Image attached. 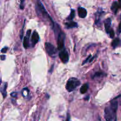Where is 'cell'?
Returning <instances> with one entry per match:
<instances>
[{
	"label": "cell",
	"instance_id": "cell-1",
	"mask_svg": "<svg viewBox=\"0 0 121 121\" xmlns=\"http://www.w3.org/2000/svg\"><path fill=\"white\" fill-rule=\"evenodd\" d=\"M117 111L113 109L112 108L107 107L105 109V118L106 121H117Z\"/></svg>",
	"mask_w": 121,
	"mask_h": 121
},
{
	"label": "cell",
	"instance_id": "cell-2",
	"mask_svg": "<svg viewBox=\"0 0 121 121\" xmlns=\"http://www.w3.org/2000/svg\"><path fill=\"white\" fill-rule=\"evenodd\" d=\"M80 82L78 79L74 78H72L69 79L66 84V88L68 92H70L74 91L77 87L80 85Z\"/></svg>",
	"mask_w": 121,
	"mask_h": 121
},
{
	"label": "cell",
	"instance_id": "cell-3",
	"mask_svg": "<svg viewBox=\"0 0 121 121\" xmlns=\"http://www.w3.org/2000/svg\"><path fill=\"white\" fill-rule=\"evenodd\" d=\"M45 48H46V50L47 52V54L50 56L54 57L56 56L57 50L56 47L52 44L46 42L45 43Z\"/></svg>",
	"mask_w": 121,
	"mask_h": 121
},
{
	"label": "cell",
	"instance_id": "cell-4",
	"mask_svg": "<svg viewBox=\"0 0 121 121\" xmlns=\"http://www.w3.org/2000/svg\"><path fill=\"white\" fill-rule=\"evenodd\" d=\"M65 34L63 32H60L57 36V49L59 50H62L64 49L65 46Z\"/></svg>",
	"mask_w": 121,
	"mask_h": 121
},
{
	"label": "cell",
	"instance_id": "cell-5",
	"mask_svg": "<svg viewBox=\"0 0 121 121\" xmlns=\"http://www.w3.org/2000/svg\"><path fill=\"white\" fill-rule=\"evenodd\" d=\"M37 7H38V9H39V11L40 12V13H41V14H42L43 16L44 17H46V18H49V20H50L52 22V23H54L53 21V20H52V18H50V17L49 16V15H48V14L47 13V12L46 11V9H45L44 7L43 6V5L42 4V3H41L40 1H38L37 2Z\"/></svg>",
	"mask_w": 121,
	"mask_h": 121
},
{
	"label": "cell",
	"instance_id": "cell-6",
	"mask_svg": "<svg viewBox=\"0 0 121 121\" xmlns=\"http://www.w3.org/2000/svg\"><path fill=\"white\" fill-rule=\"evenodd\" d=\"M59 57L64 63H66L68 62L69 60V56L68 52L65 48L60 51V52L59 53Z\"/></svg>",
	"mask_w": 121,
	"mask_h": 121
},
{
	"label": "cell",
	"instance_id": "cell-7",
	"mask_svg": "<svg viewBox=\"0 0 121 121\" xmlns=\"http://www.w3.org/2000/svg\"><path fill=\"white\" fill-rule=\"evenodd\" d=\"M78 14H79V17L82 18H84L87 15V11L85 8L79 7L78 8Z\"/></svg>",
	"mask_w": 121,
	"mask_h": 121
},
{
	"label": "cell",
	"instance_id": "cell-8",
	"mask_svg": "<svg viewBox=\"0 0 121 121\" xmlns=\"http://www.w3.org/2000/svg\"><path fill=\"white\" fill-rule=\"evenodd\" d=\"M39 40V35L38 34V33L36 31H34L33 33V35H32L31 37V41L32 43H33V46H35L37 44V43H38Z\"/></svg>",
	"mask_w": 121,
	"mask_h": 121
},
{
	"label": "cell",
	"instance_id": "cell-9",
	"mask_svg": "<svg viewBox=\"0 0 121 121\" xmlns=\"http://www.w3.org/2000/svg\"><path fill=\"white\" fill-rule=\"evenodd\" d=\"M121 40L119 38H116L115 39L113 40V41L112 43V46L113 47V48H115L116 47H118V46H121Z\"/></svg>",
	"mask_w": 121,
	"mask_h": 121
},
{
	"label": "cell",
	"instance_id": "cell-10",
	"mask_svg": "<svg viewBox=\"0 0 121 121\" xmlns=\"http://www.w3.org/2000/svg\"><path fill=\"white\" fill-rule=\"evenodd\" d=\"M111 19L107 18L105 21V29H106V32H108V33H109L110 27H111Z\"/></svg>",
	"mask_w": 121,
	"mask_h": 121
},
{
	"label": "cell",
	"instance_id": "cell-11",
	"mask_svg": "<svg viewBox=\"0 0 121 121\" xmlns=\"http://www.w3.org/2000/svg\"><path fill=\"white\" fill-rule=\"evenodd\" d=\"M120 5L121 4H119L117 2H114L113 4H112V7H111V8H112V11H114V13H115V14L117 13L118 8L121 7Z\"/></svg>",
	"mask_w": 121,
	"mask_h": 121
},
{
	"label": "cell",
	"instance_id": "cell-12",
	"mask_svg": "<svg viewBox=\"0 0 121 121\" xmlns=\"http://www.w3.org/2000/svg\"><path fill=\"white\" fill-rule=\"evenodd\" d=\"M65 26L67 27V28H73V27H78V24L76 22L70 21L69 22H66V23H65Z\"/></svg>",
	"mask_w": 121,
	"mask_h": 121
},
{
	"label": "cell",
	"instance_id": "cell-13",
	"mask_svg": "<svg viewBox=\"0 0 121 121\" xmlns=\"http://www.w3.org/2000/svg\"><path fill=\"white\" fill-rule=\"evenodd\" d=\"M88 87H89L88 84L87 83L84 84L83 85H82L81 88H80V93H81L82 94H84V93H86V92L87 91Z\"/></svg>",
	"mask_w": 121,
	"mask_h": 121
},
{
	"label": "cell",
	"instance_id": "cell-14",
	"mask_svg": "<svg viewBox=\"0 0 121 121\" xmlns=\"http://www.w3.org/2000/svg\"><path fill=\"white\" fill-rule=\"evenodd\" d=\"M111 106L113 109L115 110V111H117L118 109V102L116 101V100H113L111 102Z\"/></svg>",
	"mask_w": 121,
	"mask_h": 121
},
{
	"label": "cell",
	"instance_id": "cell-15",
	"mask_svg": "<svg viewBox=\"0 0 121 121\" xmlns=\"http://www.w3.org/2000/svg\"><path fill=\"white\" fill-rule=\"evenodd\" d=\"M23 46L25 48H27L28 46V37L26 36L25 37L24 39V41H23Z\"/></svg>",
	"mask_w": 121,
	"mask_h": 121
},
{
	"label": "cell",
	"instance_id": "cell-16",
	"mask_svg": "<svg viewBox=\"0 0 121 121\" xmlns=\"http://www.w3.org/2000/svg\"><path fill=\"white\" fill-rule=\"evenodd\" d=\"M74 17H75V11H74V9H72L70 15L67 17V19L68 20H72L74 18Z\"/></svg>",
	"mask_w": 121,
	"mask_h": 121
},
{
	"label": "cell",
	"instance_id": "cell-17",
	"mask_svg": "<svg viewBox=\"0 0 121 121\" xmlns=\"http://www.w3.org/2000/svg\"><path fill=\"white\" fill-rule=\"evenodd\" d=\"M104 76V73H103V72H96V73L94 74L93 78H100V77Z\"/></svg>",
	"mask_w": 121,
	"mask_h": 121
},
{
	"label": "cell",
	"instance_id": "cell-18",
	"mask_svg": "<svg viewBox=\"0 0 121 121\" xmlns=\"http://www.w3.org/2000/svg\"><path fill=\"white\" fill-rule=\"evenodd\" d=\"M109 35L110 37L112 38V39H113L115 37V32L113 30H111L109 31Z\"/></svg>",
	"mask_w": 121,
	"mask_h": 121
},
{
	"label": "cell",
	"instance_id": "cell-19",
	"mask_svg": "<svg viewBox=\"0 0 121 121\" xmlns=\"http://www.w3.org/2000/svg\"><path fill=\"white\" fill-rule=\"evenodd\" d=\"M24 24L23 25V27H22V29H21V30L20 31V39H21V40H22V38H23V28H24Z\"/></svg>",
	"mask_w": 121,
	"mask_h": 121
},
{
	"label": "cell",
	"instance_id": "cell-20",
	"mask_svg": "<svg viewBox=\"0 0 121 121\" xmlns=\"http://www.w3.org/2000/svg\"><path fill=\"white\" fill-rule=\"evenodd\" d=\"M7 50H8V47H4V48H2V50H1V52H2V53H6V52H7Z\"/></svg>",
	"mask_w": 121,
	"mask_h": 121
},
{
	"label": "cell",
	"instance_id": "cell-21",
	"mask_svg": "<svg viewBox=\"0 0 121 121\" xmlns=\"http://www.w3.org/2000/svg\"><path fill=\"white\" fill-rule=\"evenodd\" d=\"M91 56H91V55L89 56V57H87V59H86V60H85V61H83V63H82V65H85V63H87V61H88V60H89V59H90V58H91Z\"/></svg>",
	"mask_w": 121,
	"mask_h": 121
},
{
	"label": "cell",
	"instance_id": "cell-22",
	"mask_svg": "<svg viewBox=\"0 0 121 121\" xmlns=\"http://www.w3.org/2000/svg\"><path fill=\"white\" fill-rule=\"evenodd\" d=\"M23 2H24L23 1H21V4H20V8H21V9H24V6L23 5Z\"/></svg>",
	"mask_w": 121,
	"mask_h": 121
},
{
	"label": "cell",
	"instance_id": "cell-23",
	"mask_svg": "<svg viewBox=\"0 0 121 121\" xmlns=\"http://www.w3.org/2000/svg\"><path fill=\"white\" fill-rule=\"evenodd\" d=\"M11 96L12 97H17V93L16 92H13V93H12L11 94Z\"/></svg>",
	"mask_w": 121,
	"mask_h": 121
},
{
	"label": "cell",
	"instance_id": "cell-24",
	"mask_svg": "<svg viewBox=\"0 0 121 121\" xmlns=\"http://www.w3.org/2000/svg\"><path fill=\"white\" fill-rule=\"evenodd\" d=\"M118 31H119V33H121V21L120 24H119V27H118Z\"/></svg>",
	"mask_w": 121,
	"mask_h": 121
},
{
	"label": "cell",
	"instance_id": "cell-25",
	"mask_svg": "<svg viewBox=\"0 0 121 121\" xmlns=\"http://www.w3.org/2000/svg\"><path fill=\"white\" fill-rule=\"evenodd\" d=\"M1 60H4L5 59V56L4 55L1 56Z\"/></svg>",
	"mask_w": 121,
	"mask_h": 121
},
{
	"label": "cell",
	"instance_id": "cell-26",
	"mask_svg": "<svg viewBox=\"0 0 121 121\" xmlns=\"http://www.w3.org/2000/svg\"><path fill=\"white\" fill-rule=\"evenodd\" d=\"M30 34H31V30H29L27 31V36H28V37H29L30 35Z\"/></svg>",
	"mask_w": 121,
	"mask_h": 121
},
{
	"label": "cell",
	"instance_id": "cell-27",
	"mask_svg": "<svg viewBox=\"0 0 121 121\" xmlns=\"http://www.w3.org/2000/svg\"><path fill=\"white\" fill-rule=\"evenodd\" d=\"M70 116L69 114H67V119L66 121H70Z\"/></svg>",
	"mask_w": 121,
	"mask_h": 121
},
{
	"label": "cell",
	"instance_id": "cell-28",
	"mask_svg": "<svg viewBox=\"0 0 121 121\" xmlns=\"http://www.w3.org/2000/svg\"><path fill=\"white\" fill-rule=\"evenodd\" d=\"M53 67H54V66H53H53H52V68H51V69L50 70H49V72H50V73H51V72H52V70H53Z\"/></svg>",
	"mask_w": 121,
	"mask_h": 121
},
{
	"label": "cell",
	"instance_id": "cell-29",
	"mask_svg": "<svg viewBox=\"0 0 121 121\" xmlns=\"http://www.w3.org/2000/svg\"><path fill=\"white\" fill-rule=\"evenodd\" d=\"M89 98V96H87L86 98H85V100H88Z\"/></svg>",
	"mask_w": 121,
	"mask_h": 121
}]
</instances>
